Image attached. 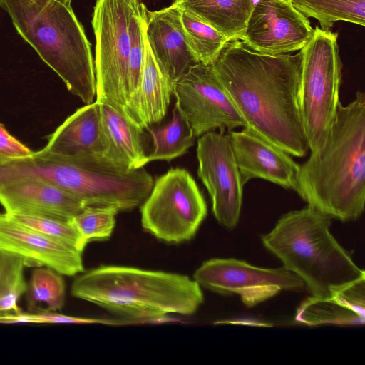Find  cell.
Returning <instances> with one entry per match:
<instances>
[{
	"label": "cell",
	"mask_w": 365,
	"mask_h": 365,
	"mask_svg": "<svg viewBox=\"0 0 365 365\" xmlns=\"http://www.w3.org/2000/svg\"><path fill=\"white\" fill-rule=\"evenodd\" d=\"M246 128L298 158L309 150L299 103L301 55L262 54L229 40L211 64Z\"/></svg>",
	"instance_id": "obj_1"
},
{
	"label": "cell",
	"mask_w": 365,
	"mask_h": 365,
	"mask_svg": "<svg viewBox=\"0 0 365 365\" xmlns=\"http://www.w3.org/2000/svg\"><path fill=\"white\" fill-rule=\"evenodd\" d=\"M307 206L342 222L358 219L365 204V95L339 103L323 144L299 166L296 188Z\"/></svg>",
	"instance_id": "obj_2"
},
{
	"label": "cell",
	"mask_w": 365,
	"mask_h": 365,
	"mask_svg": "<svg viewBox=\"0 0 365 365\" xmlns=\"http://www.w3.org/2000/svg\"><path fill=\"white\" fill-rule=\"evenodd\" d=\"M71 294L130 319L195 314L204 302L201 287L187 275L137 267L104 265L82 272Z\"/></svg>",
	"instance_id": "obj_3"
},
{
	"label": "cell",
	"mask_w": 365,
	"mask_h": 365,
	"mask_svg": "<svg viewBox=\"0 0 365 365\" xmlns=\"http://www.w3.org/2000/svg\"><path fill=\"white\" fill-rule=\"evenodd\" d=\"M331 218L307 206L283 215L262 242L283 267L297 275L311 296L325 298L365 279L330 232Z\"/></svg>",
	"instance_id": "obj_4"
},
{
	"label": "cell",
	"mask_w": 365,
	"mask_h": 365,
	"mask_svg": "<svg viewBox=\"0 0 365 365\" xmlns=\"http://www.w3.org/2000/svg\"><path fill=\"white\" fill-rule=\"evenodd\" d=\"M19 35L85 104L96 95L94 60L83 26L57 0H0Z\"/></svg>",
	"instance_id": "obj_5"
},
{
	"label": "cell",
	"mask_w": 365,
	"mask_h": 365,
	"mask_svg": "<svg viewBox=\"0 0 365 365\" xmlns=\"http://www.w3.org/2000/svg\"><path fill=\"white\" fill-rule=\"evenodd\" d=\"M338 35L318 26L299 50V103L311 152L325 141L339 101L341 68Z\"/></svg>",
	"instance_id": "obj_6"
},
{
	"label": "cell",
	"mask_w": 365,
	"mask_h": 365,
	"mask_svg": "<svg viewBox=\"0 0 365 365\" xmlns=\"http://www.w3.org/2000/svg\"><path fill=\"white\" fill-rule=\"evenodd\" d=\"M140 212L145 230L160 241L179 244L195 237L207 208L190 173L177 168L155 180Z\"/></svg>",
	"instance_id": "obj_7"
},
{
	"label": "cell",
	"mask_w": 365,
	"mask_h": 365,
	"mask_svg": "<svg viewBox=\"0 0 365 365\" xmlns=\"http://www.w3.org/2000/svg\"><path fill=\"white\" fill-rule=\"evenodd\" d=\"M133 12L124 0H96L91 20L96 37V101L128 118L129 23Z\"/></svg>",
	"instance_id": "obj_8"
},
{
	"label": "cell",
	"mask_w": 365,
	"mask_h": 365,
	"mask_svg": "<svg viewBox=\"0 0 365 365\" xmlns=\"http://www.w3.org/2000/svg\"><path fill=\"white\" fill-rule=\"evenodd\" d=\"M173 94L195 137L216 130L225 133L246 127L211 65L191 66L174 83Z\"/></svg>",
	"instance_id": "obj_9"
},
{
	"label": "cell",
	"mask_w": 365,
	"mask_h": 365,
	"mask_svg": "<svg viewBox=\"0 0 365 365\" xmlns=\"http://www.w3.org/2000/svg\"><path fill=\"white\" fill-rule=\"evenodd\" d=\"M193 279L201 287L220 294H235L243 304L254 307L281 291L302 292L304 282L280 268H262L236 259L215 258L204 262Z\"/></svg>",
	"instance_id": "obj_10"
},
{
	"label": "cell",
	"mask_w": 365,
	"mask_h": 365,
	"mask_svg": "<svg viewBox=\"0 0 365 365\" xmlns=\"http://www.w3.org/2000/svg\"><path fill=\"white\" fill-rule=\"evenodd\" d=\"M197 158L198 177L210 196L215 217L225 227L234 228L240 220L244 185L230 134L210 131L200 136Z\"/></svg>",
	"instance_id": "obj_11"
},
{
	"label": "cell",
	"mask_w": 365,
	"mask_h": 365,
	"mask_svg": "<svg viewBox=\"0 0 365 365\" xmlns=\"http://www.w3.org/2000/svg\"><path fill=\"white\" fill-rule=\"evenodd\" d=\"M314 29L307 17L284 0H258L241 39L254 51L276 56L299 51Z\"/></svg>",
	"instance_id": "obj_12"
},
{
	"label": "cell",
	"mask_w": 365,
	"mask_h": 365,
	"mask_svg": "<svg viewBox=\"0 0 365 365\" xmlns=\"http://www.w3.org/2000/svg\"><path fill=\"white\" fill-rule=\"evenodd\" d=\"M0 249L21 258L25 267H48L62 275L84 272L83 252L51 239L0 212Z\"/></svg>",
	"instance_id": "obj_13"
},
{
	"label": "cell",
	"mask_w": 365,
	"mask_h": 365,
	"mask_svg": "<svg viewBox=\"0 0 365 365\" xmlns=\"http://www.w3.org/2000/svg\"><path fill=\"white\" fill-rule=\"evenodd\" d=\"M228 133L243 185L261 178L295 190L300 165L289 154L246 127Z\"/></svg>",
	"instance_id": "obj_14"
},
{
	"label": "cell",
	"mask_w": 365,
	"mask_h": 365,
	"mask_svg": "<svg viewBox=\"0 0 365 365\" xmlns=\"http://www.w3.org/2000/svg\"><path fill=\"white\" fill-rule=\"evenodd\" d=\"M0 204L9 215L71 220L84 204L61 187L36 178H21L0 188Z\"/></svg>",
	"instance_id": "obj_15"
},
{
	"label": "cell",
	"mask_w": 365,
	"mask_h": 365,
	"mask_svg": "<svg viewBox=\"0 0 365 365\" xmlns=\"http://www.w3.org/2000/svg\"><path fill=\"white\" fill-rule=\"evenodd\" d=\"M181 9L172 4L158 11H146L145 35L163 71L174 83L197 63L186 41Z\"/></svg>",
	"instance_id": "obj_16"
},
{
	"label": "cell",
	"mask_w": 365,
	"mask_h": 365,
	"mask_svg": "<svg viewBox=\"0 0 365 365\" xmlns=\"http://www.w3.org/2000/svg\"><path fill=\"white\" fill-rule=\"evenodd\" d=\"M43 150L51 155L70 159L104 158L106 140L96 101L77 109L47 136Z\"/></svg>",
	"instance_id": "obj_17"
},
{
	"label": "cell",
	"mask_w": 365,
	"mask_h": 365,
	"mask_svg": "<svg viewBox=\"0 0 365 365\" xmlns=\"http://www.w3.org/2000/svg\"><path fill=\"white\" fill-rule=\"evenodd\" d=\"M294 319L307 326L363 325L365 322V279L328 297L311 296L307 298L298 307Z\"/></svg>",
	"instance_id": "obj_18"
},
{
	"label": "cell",
	"mask_w": 365,
	"mask_h": 365,
	"mask_svg": "<svg viewBox=\"0 0 365 365\" xmlns=\"http://www.w3.org/2000/svg\"><path fill=\"white\" fill-rule=\"evenodd\" d=\"M99 105L106 140L104 158L126 170L143 168L148 163L142 138L143 129L113 107Z\"/></svg>",
	"instance_id": "obj_19"
},
{
	"label": "cell",
	"mask_w": 365,
	"mask_h": 365,
	"mask_svg": "<svg viewBox=\"0 0 365 365\" xmlns=\"http://www.w3.org/2000/svg\"><path fill=\"white\" fill-rule=\"evenodd\" d=\"M147 7L140 3L144 56L139 91L138 113L144 128L159 123L165 116L173 83L155 58L145 35Z\"/></svg>",
	"instance_id": "obj_20"
},
{
	"label": "cell",
	"mask_w": 365,
	"mask_h": 365,
	"mask_svg": "<svg viewBox=\"0 0 365 365\" xmlns=\"http://www.w3.org/2000/svg\"><path fill=\"white\" fill-rule=\"evenodd\" d=\"M258 0H175L173 4L196 15L229 40H241Z\"/></svg>",
	"instance_id": "obj_21"
},
{
	"label": "cell",
	"mask_w": 365,
	"mask_h": 365,
	"mask_svg": "<svg viewBox=\"0 0 365 365\" xmlns=\"http://www.w3.org/2000/svg\"><path fill=\"white\" fill-rule=\"evenodd\" d=\"M153 141V150L147 161L171 160L181 156L193 145L195 136L178 106L172 110V118L161 127L147 128Z\"/></svg>",
	"instance_id": "obj_22"
},
{
	"label": "cell",
	"mask_w": 365,
	"mask_h": 365,
	"mask_svg": "<svg viewBox=\"0 0 365 365\" xmlns=\"http://www.w3.org/2000/svg\"><path fill=\"white\" fill-rule=\"evenodd\" d=\"M290 2L305 17L317 19L322 30H330L338 21L362 26L365 24V0H292Z\"/></svg>",
	"instance_id": "obj_23"
},
{
	"label": "cell",
	"mask_w": 365,
	"mask_h": 365,
	"mask_svg": "<svg viewBox=\"0 0 365 365\" xmlns=\"http://www.w3.org/2000/svg\"><path fill=\"white\" fill-rule=\"evenodd\" d=\"M180 9L186 41L195 61L211 65L229 39L192 12Z\"/></svg>",
	"instance_id": "obj_24"
},
{
	"label": "cell",
	"mask_w": 365,
	"mask_h": 365,
	"mask_svg": "<svg viewBox=\"0 0 365 365\" xmlns=\"http://www.w3.org/2000/svg\"><path fill=\"white\" fill-rule=\"evenodd\" d=\"M26 292L30 312H57L65 304V282L62 274L51 268L36 267Z\"/></svg>",
	"instance_id": "obj_25"
},
{
	"label": "cell",
	"mask_w": 365,
	"mask_h": 365,
	"mask_svg": "<svg viewBox=\"0 0 365 365\" xmlns=\"http://www.w3.org/2000/svg\"><path fill=\"white\" fill-rule=\"evenodd\" d=\"M130 54L128 70L127 112L128 118L144 129L138 113L139 91L143 64L144 45L140 7L129 23Z\"/></svg>",
	"instance_id": "obj_26"
},
{
	"label": "cell",
	"mask_w": 365,
	"mask_h": 365,
	"mask_svg": "<svg viewBox=\"0 0 365 365\" xmlns=\"http://www.w3.org/2000/svg\"><path fill=\"white\" fill-rule=\"evenodd\" d=\"M9 215L18 222L81 252L86 246L81 233L72 222V219L66 220L29 215Z\"/></svg>",
	"instance_id": "obj_27"
},
{
	"label": "cell",
	"mask_w": 365,
	"mask_h": 365,
	"mask_svg": "<svg viewBox=\"0 0 365 365\" xmlns=\"http://www.w3.org/2000/svg\"><path fill=\"white\" fill-rule=\"evenodd\" d=\"M118 210L111 206H87L71 221L81 233L85 243L106 240L115 225Z\"/></svg>",
	"instance_id": "obj_28"
},
{
	"label": "cell",
	"mask_w": 365,
	"mask_h": 365,
	"mask_svg": "<svg viewBox=\"0 0 365 365\" xmlns=\"http://www.w3.org/2000/svg\"><path fill=\"white\" fill-rule=\"evenodd\" d=\"M33 151L11 135L0 123V158H16L30 155Z\"/></svg>",
	"instance_id": "obj_29"
},
{
	"label": "cell",
	"mask_w": 365,
	"mask_h": 365,
	"mask_svg": "<svg viewBox=\"0 0 365 365\" xmlns=\"http://www.w3.org/2000/svg\"><path fill=\"white\" fill-rule=\"evenodd\" d=\"M128 4V6L130 7V9L134 11V12H138V10H139V7H140V0H124Z\"/></svg>",
	"instance_id": "obj_30"
},
{
	"label": "cell",
	"mask_w": 365,
	"mask_h": 365,
	"mask_svg": "<svg viewBox=\"0 0 365 365\" xmlns=\"http://www.w3.org/2000/svg\"><path fill=\"white\" fill-rule=\"evenodd\" d=\"M57 1H60V2H61V3H63V4H66V5H69V6H71V1H72V0H57Z\"/></svg>",
	"instance_id": "obj_31"
},
{
	"label": "cell",
	"mask_w": 365,
	"mask_h": 365,
	"mask_svg": "<svg viewBox=\"0 0 365 365\" xmlns=\"http://www.w3.org/2000/svg\"><path fill=\"white\" fill-rule=\"evenodd\" d=\"M284 1H286L290 2L292 0H284Z\"/></svg>",
	"instance_id": "obj_32"
},
{
	"label": "cell",
	"mask_w": 365,
	"mask_h": 365,
	"mask_svg": "<svg viewBox=\"0 0 365 365\" xmlns=\"http://www.w3.org/2000/svg\"><path fill=\"white\" fill-rule=\"evenodd\" d=\"M1 249H0V259H1Z\"/></svg>",
	"instance_id": "obj_33"
}]
</instances>
